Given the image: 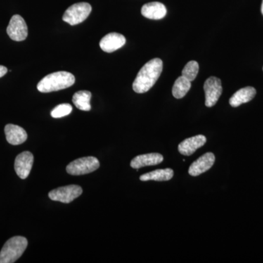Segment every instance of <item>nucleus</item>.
Returning <instances> with one entry per match:
<instances>
[{
	"mask_svg": "<svg viewBox=\"0 0 263 263\" xmlns=\"http://www.w3.org/2000/svg\"><path fill=\"white\" fill-rule=\"evenodd\" d=\"M191 88V81L186 79L183 76H180L177 80L175 81L172 93L175 98L181 99L185 96Z\"/></svg>",
	"mask_w": 263,
	"mask_h": 263,
	"instance_id": "nucleus-19",
	"label": "nucleus"
},
{
	"mask_svg": "<svg viewBox=\"0 0 263 263\" xmlns=\"http://www.w3.org/2000/svg\"><path fill=\"white\" fill-rule=\"evenodd\" d=\"M72 107L68 103L61 104L57 105L52 110L51 115L54 119H59L69 115L72 112Z\"/></svg>",
	"mask_w": 263,
	"mask_h": 263,
	"instance_id": "nucleus-21",
	"label": "nucleus"
},
{
	"mask_svg": "<svg viewBox=\"0 0 263 263\" xmlns=\"http://www.w3.org/2000/svg\"><path fill=\"white\" fill-rule=\"evenodd\" d=\"M199 72V65L196 61L189 62L182 70V76L190 81L196 79Z\"/></svg>",
	"mask_w": 263,
	"mask_h": 263,
	"instance_id": "nucleus-20",
	"label": "nucleus"
},
{
	"mask_svg": "<svg viewBox=\"0 0 263 263\" xmlns=\"http://www.w3.org/2000/svg\"><path fill=\"white\" fill-rule=\"evenodd\" d=\"M141 13L147 18L159 20L167 14V9L162 3L159 2L147 3L142 7Z\"/></svg>",
	"mask_w": 263,
	"mask_h": 263,
	"instance_id": "nucleus-15",
	"label": "nucleus"
},
{
	"mask_svg": "<svg viewBox=\"0 0 263 263\" xmlns=\"http://www.w3.org/2000/svg\"><path fill=\"white\" fill-rule=\"evenodd\" d=\"M214 162H215V156L211 152H208L190 165L189 174L192 176H197L203 174L212 168Z\"/></svg>",
	"mask_w": 263,
	"mask_h": 263,
	"instance_id": "nucleus-10",
	"label": "nucleus"
},
{
	"mask_svg": "<svg viewBox=\"0 0 263 263\" xmlns=\"http://www.w3.org/2000/svg\"><path fill=\"white\" fill-rule=\"evenodd\" d=\"M83 193L82 188L78 185H68L52 190L48 197L53 201L70 203Z\"/></svg>",
	"mask_w": 263,
	"mask_h": 263,
	"instance_id": "nucleus-6",
	"label": "nucleus"
},
{
	"mask_svg": "<svg viewBox=\"0 0 263 263\" xmlns=\"http://www.w3.org/2000/svg\"><path fill=\"white\" fill-rule=\"evenodd\" d=\"M6 139L11 145H20L27 139V132L23 128L15 124H7L5 127Z\"/></svg>",
	"mask_w": 263,
	"mask_h": 263,
	"instance_id": "nucleus-13",
	"label": "nucleus"
},
{
	"mask_svg": "<svg viewBox=\"0 0 263 263\" xmlns=\"http://www.w3.org/2000/svg\"><path fill=\"white\" fill-rule=\"evenodd\" d=\"M34 157L31 152H24L17 156L15 160V171L22 179L28 177L32 170Z\"/></svg>",
	"mask_w": 263,
	"mask_h": 263,
	"instance_id": "nucleus-9",
	"label": "nucleus"
},
{
	"mask_svg": "<svg viewBox=\"0 0 263 263\" xmlns=\"http://www.w3.org/2000/svg\"><path fill=\"white\" fill-rule=\"evenodd\" d=\"M162 68L163 62L160 59H153L147 62L138 72L133 82V90L138 94H143L149 91L160 78Z\"/></svg>",
	"mask_w": 263,
	"mask_h": 263,
	"instance_id": "nucleus-1",
	"label": "nucleus"
},
{
	"mask_svg": "<svg viewBox=\"0 0 263 263\" xmlns=\"http://www.w3.org/2000/svg\"><path fill=\"white\" fill-rule=\"evenodd\" d=\"M8 72V69L5 66L0 65V78L3 77Z\"/></svg>",
	"mask_w": 263,
	"mask_h": 263,
	"instance_id": "nucleus-22",
	"label": "nucleus"
},
{
	"mask_svg": "<svg viewBox=\"0 0 263 263\" xmlns=\"http://www.w3.org/2000/svg\"><path fill=\"white\" fill-rule=\"evenodd\" d=\"M91 12V5L87 3H79L71 5L64 13V22L71 26L82 23Z\"/></svg>",
	"mask_w": 263,
	"mask_h": 263,
	"instance_id": "nucleus-4",
	"label": "nucleus"
},
{
	"mask_svg": "<svg viewBox=\"0 0 263 263\" xmlns=\"http://www.w3.org/2000/svg\"><path fill=\"white\" fill-rule=\"evenodd\" d=\"M28 241L22 236H15L8 240L0 252V263H13L20 258L27 249Z\"/></svg>",
	"mask_w": 263,
	"mask_h": 263,
	"instance_id": "nucleus-3",
	"label": "nucleus"
},
{
	"mask_svg": "<svg viewBox=\"0 0 263 263\" xmlns=\"http://www.w3.org/2000/svg\"><path fill=\"white\" fill-rule=\"evenodd\" d=\"M163 156L158 153L146 154L137 156L131 161L130 166L134 169H140L146 166L157 165L163 161Z\"/></svg>",
	"mask_w": 263,
	"mask_h": 263,
	"instance_id": "nucleus-14",
	"label": "nucleus"
},
{
	"mask_svg": "<svg viewBox=\"0 0 263 263\" xmlns=\"http://www.w3.org/2000/svg\"><path fill=\"white\" fill-rule=\"evenodd\" d=\"M256 89L252 86L242 88L237 91L230 99V105L233 108H237L243 103H249L255 97Z\"/></svg>",
	"mask_w": 263,
	"mask_h": 263,
	"instance_id": "nucleus-16",
	"label": "nucleus"
},
{
	"mask_svg": "<svg viewBox=\"0 0 263 263\" xmlns=\"http://www.w3.org/2000/svg\"><path fill=\"white\" fill-rule=\"evenodd\" d=\"M91 93L89 91H79L74 94L72 97V103L76 105V108L84 111H89L91 107L90 105Z\"/></svg>",
	"mask_w": 263,
	"mask_h": 263,
	"instance_id": "nucleus-18",
	"label": "nucleus"
},
{
	"mask_svg": "<svg viewBox=\"0 0 263 263\" xmlns=\"http://www.w3.org/2000/svg\"><path fill=\"white\" fill-rule=\"evenodd\" d=\"M261 11H262V13L263 15V0H262V8H261Z\"/></svg>",
	"mask_w": 263,
	"mask_h": 263,
	"instance_id": "nucleus-23",
	"label": "nucleus"
},
{
	"mask_svg": "<svg viewBox=\"0 0 263 263\" xmlns=\"http://www.w3.org/2000/svg\"><path fill=\"white\" fill-rule=\"evenodd\" d=\"M126 38L119 33L112 32L105 35L100 41V46L106 53H113L124 46Z\"/></svg>",
	"mask_w": 263,
	"mask_h": 263,
	"instance_id": "nucleus-11",
	"label": "nucleus"
},
{
	"mask_svg": "<svg viewBox=\"0 0 263 263\" xmlns=\"http://www.w3.org/2000/svg\"><path fill=\"white\" fill-rule=\"evenodd\" d=\"M7 33L13 41H24L28 35V28L24 19L21 15H13L8 24Z\"/></svg>",
	"mask_w": 263,
	"mask_h": 263,
	"instance_id": "nucleus-8",
	"label": "nucleus"
},
{
	"mask_svg": "<svg viewBox=\"0 0 263 263\" xmlns=\"http://www.w3.org/2000/svg\"><path fill=\"white\" fill-rule=\"evenodd\" d=\"M206 143V138L202 135L192 137L181 142L179 145L180 154L190 156L195 153L198 148H201Z\"/></svg>",
	"mask_w": 263,
	"mask_h": 263,
	"instance_id": "nucleus-12",
	"label": "nucleus"
},
{
	"mask_svg": "<svg viewBox=\"0 0 263 263\" xmlns=\"http://www.w3.org/2000/svg\"><path fill=\"white\" fill-rule=\"evenodd\" d=\"M100 167V162L96 157H86L72 161L67 166V174L81 176L94 172Z\"/></svg>",
	"mask_w": 263,
	"mask_h": 263,
	"instance_id": "nucleus-5",
	"label": "nucleus"
},
{
	"mask_svg": "<svg viewBox=\"0 0 263 263\" xmlns=\"http://www.w3.org/2000/svg\"><path fill=\"white\" fill-rule=\"evenodd\" d=\"M75 76L66 71H59L44 78L37 84V90L42 93H49L67 89L75 84Z\"/></svg>",
	"mask_w": 263,
	"mask_h": 263,
	"instance_id": "nucleus-2",
	"label": "nucleus"
},
{
	"mask_svg": "<svg viewBox=\"0 0 263 263\" xmlns=\"http://www.w3.org/2000/svg\"><path fill=\"white\" fill-rule=\"evenodd\" d=\"M203 89L205 95V105L211 108L216 105L222 94L221 81L218 78L212 76L205 81Z\"/></svg>",
	"mask_w": 263,
	"mask_h": 263,
	"instance_id": "nucleus-7",
	"label": "nucleus"
},
{
	"mask_svg": "<svg viewBox=\"0 0 263 263\" xmlns=\"http://www.w3.org/2000/svg\"><path fill=\"white\" fill-rule=\"evenodd\" d=\"M174 172L172 169H159L148 174L142 175L140 180L142 181H169L174 177Z\"/></svg>",
	"mask_w": 263,
	"mask_h": 263,
	"instance_id": "nucleus-17",
	"label": "nucleus"
}]
</instances>
